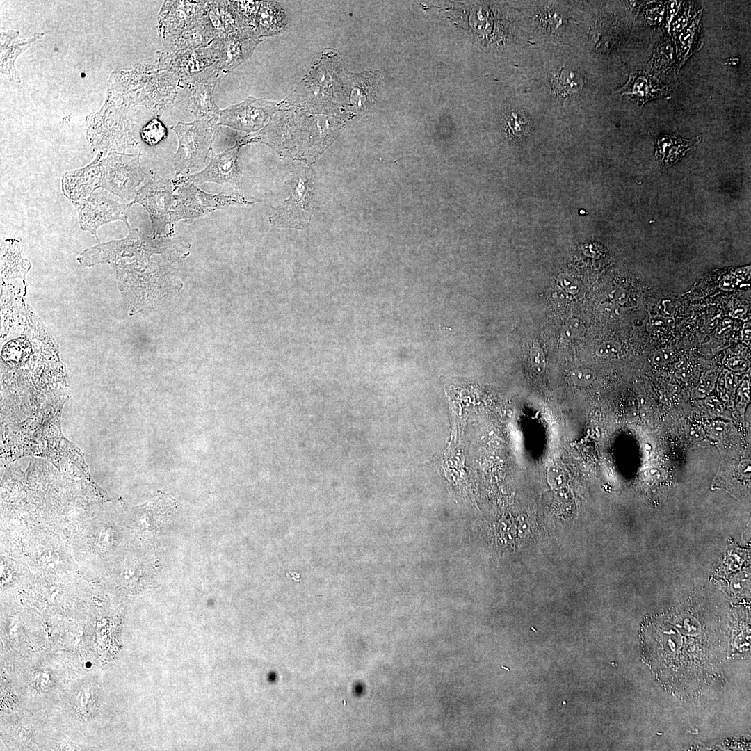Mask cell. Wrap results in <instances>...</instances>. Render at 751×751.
I'll use <instances>...</instances> for the list:
<instances>
[{"instance_id": "cell-1", "label": "cell", "mask_w": 751, "mask_h": 751, "mask_svg": "<svg viewBox=\"0 0 751 751\" xmlns=\"http://www.w3.org/2000/svg\"><path fill=\"white\" fill-rule=\"evenodd\" d=\"M126 226L129 230L127 237L86 249L78 257L79 262L86 266L109 264L115 268L129 262L145 264L150 262V258L154 254L171 255L188 247L181 236L172 237L171 234L147 236L129 223Z\"/></svg>"}, {"instance_id": "cell-2", "label": "cell", "mask_w": 751, "mask_h": 751, "mask_svg": "<svg viewBox=\"0 0 751 751\" xmlns=\"http://www.w3.org/2000/svg\"><path fill=\"white\" fill-rule=\"evenodd\" d=\"M172 183L177 187V194L174 196V202L169 212L170 227L181 220L188 224L195 218L228 206L255 202L238 193L227 195L224 191L219 194L206 193L194 183L189 181L186 177H179Z\"/></svg>"}, {"instance_id": "cell-3", "label": "cell", "mask_w": 751, "mask_h": 751, "mask_svg": "<svg viewBox=\"0 0 751 751\" xmlns=\"http://www.w3.org/2000/svg\"><path fill=\"white\" fill-rule=\"evenodd\" d=\"M218 122L195 119L190 123L179 122L171 129L178 138V148L172 156L175 177L204 164L211 150L218 128Z\"/></svg>"}, {"instance_id": "cell-4", "label": "cell", "mask_w": 751, "mask_h": 751, "mask_svg": "<svg viewBox=\"0 0 751 751\" xmlns=\"http://www.w3.org/2000/svg\"><path fill=\"white\" fill-rule=\"evenodd\" d=\"M140 155L110 152L102 160V188L123 200H134L137 187L147 177L140 166Z\"/></svg>"}, {"instance_id": "cell-5", "label": "cell", "mask_w": 751, "mask_h": 751, "mask_svg": "<svg viewBox=\"0 0 751 751\" xmlns=\"http://www.w3.org/2000/svg\"><path fill=\"white\" fill-rule=\"evenodd\" d=\"M220 76L218 61L189 79L181 81L184 102L195 119L218 122L220 111L213 98Z\"/></svg>"}, {"instance_id": "cell-6", "label": "cell", "mask_w": 751, "mask_h": 751, "mask_svg": "<svg viewBox=\"0 0 751 751\" xmlns=\"http://www.w3.org/2000/svg\"><path fill=\"white\" fill-rule=\"evenodd\" d=\"M106 190L94 192L81 201H72L77 211L81 229L89 232L99 241L97 231L103 225L121 220L128 224L126 210L131 204H122L112 199Z\"/></svg>"}, {"instance_id": "cell-7", "label": "cell", "mask_w": 751, "mask_h": 751, "mask_svg": "<svg viewBox=\"0 0 751 751\" xmlns=\"http://www.w3.org/2000/svg\"><path fill=\"white\" fill-rule=\"evenodd\" d=\"M171 180L154 175L137 190L134 200L130 202L131 205L140 204L147 211L152 234L155 236L165 235V227L169 224V212L175 196Z\"/></svg>"}, {"instance_id": "cell-8", "label": "cell", "mask_w": 751, "mask_h": 751, "mask_svg": "<svg viewBox=\"0 0 751 751\" xmlns=\"http://www.w3.org/2000/svg\"><path fill=\"white\" fill-rule=\"evenodd\" d=\"M291 186V195L279 207L273 208L270 223L282 227L303 229L309 223L312 213V187L305 177L296 175L285 181Z\"/></svg>"}, {"instance_id": "cell-9", "label": "cell", "mask_w": 751, "mask_h": 751, "mask_svg": "<svg viewBox=\"0 0 751 751\" xmlns=\"http://www.w3.org/2000/svg\"><path fill=\"white\" fill-rule=\"evenodd\" d=\"M250 140L247 138L239 139L236 144L219 154L211 151L210 162L202 171L188 175L186 179L195 185L213 182L224 185L228 184L236 190L239 188L241 171L238 165L239 152L242 146Z\"/></svg>"}, {"instance_id": "cell-10", "label": "cell", "mask_w": 751, "mask_h": 751, "mask_svg": "<svg viewBox=\"0 0 751 751\" xmlns=\"http://www.w3.org/2000/svg\"><path fill=\"white\" fill-rule=\"evenodd\" d=\"M211 1H168L160 13L159 24L165 40L177 38L195 22L207 15Z\"/></svg>"}, {"instance_id": "cell-11", "label": "cell", "mask_w": 751, "mask_h": 751, "mask_svg": "<svg viewBox=\"0 0 751 751\" xmlns=\"http://www.w3.org/2000/svg\"><path fill=\"white\" fill-rule=\"evenodd\" d=\"M275 111L273 102L250 97L241 103L220 110L218 124L252 131L262 127Z\"/></svg>"}, {"instance_id": "cell-12", "label": "cell", "mask_w": 751, "mask_h": 751, "mask_svg": "<svg viewBox=\"0 0 751 751\" xmlns=\"http://www.w3.org/2000/svg\"><path fill=\"white\" fill-rule=\"evenodd\" d=\"M261 41L249 29L215 39L212 43L219 51L220 73L227 74L245 61Z\"/></svg>"}, {"instance_id": "cell-13", "label": "cell", "mask_w": 751, "mask_h": 751, "mask_svg": "<svg viewBox=\"0 0 751 751\" xmlns=\"http://www.w3.org/2000/svg\"><path fill=\"white\" fill-rule=\"evenodd\" d=\"M102 153L88 165L65 172L62 178V191L70 202L81 201L102 188Z\"/></svg>"}, {"instance_id": "cell-14", "label": "cell", "mask_w": 751, "mask_h": 751, "mask_svg": "<svg viewBox=\"0 0 751 751\" xmlns=\"http://www.w3.org/2000/svg\"><path fill=\"white\" fill-rule=\"evenodd\" d=\"M218 59V49L211 42L207 46L172 54L168 65L170 70L183 81L209 67Z\"/></svg>"}, {"instance_id": "cell-15", "label": "cell", "mask_w": 751, "mask_h": 751, "mask_svg": "<svg viewBox=\"0 0 751 751\" xmlns=\"http://www.w3.org/2000/svg\"><path fill=\"white\" fill-rule=\"evenodd\" d=\"M616 92L643 106L652 99L665 96L668 88L654 76L637 72L631 73L628 82Z\"/></svg>"}, {"instance_id": "cell-16", "label": "cell", "mask_w": 751, "mask_h": 751, "mask_svg": "<svg viewBox=\"0 0 751 751\" xmlns=\"http://www.w3.org/2000/svg\"><path fill=\"white\" fill-rule=\"evenodd\" d=\"M207 16L217 38H223L248 29L230 1H211Z\"/></svg>"}, {"instance_id": "cell-17", "label": "cell", "mask_w": 751, "mask_h": 751, "mask_svg": "<svg viewBox=\"0 0 751 751\" xmlns=\"http://www.w3.org/2000/svg\"><path fill=\"white\" fill-rule=\"evenodd\" d=\"M217 39L216 32L207 15L195 22L177 38L169 42L172 54L193 50L210 45Z\"/></svg>"}, {"instance_id": "cell-18", "label": "cell", "mask_w": 751, "mask_h": 751, "mask_svg": "<svg viewBox=\"0 0 751 751\" xmlns=\"http://www.w3.org/2000/svg\"><path fill=\"white\" fill-rule=\"evenodd\" d=\"M697 140H687L675 135L663 134L656 140L655 156L660 165L668 167L677 163L693 150Z\"/></svg>"}, {"instance_id": "cell-19", "label": "cell", "mask_w": 751, "mask_h": 751, "mask_svg": "<svg viewBox=\"0 0 751 751\" xmlns=\"http://www.w3.org/2000/svg\"><path fill=\"white\" fill-rule=\"evenodd\" d=\"M256 24L255 35L257 38L279 33L285 26L284 13L275 2L262 1Z\"/></svg>"}, {"instance_id": "cell-20", "label": "cell", "mask_w": 751, "mask_h": 751, "mask_svg": "<svg viewBox=\"0 0 751 751\" xmlns=\"http://www.w3.org/2000/svg\"><path fill=\"white\" fill-rule=\"evenodd\" d=\"M553 90L558 95L566 96L579 91L583 86L580 74L570 68H561L556 71L552 79Z\"/></svg>"}, {"instance_id": "cell-21", "label": "cell", "mask_w": 751, "mask_h": 751, "mask_svg": "<svg viewBox=\"0 0 751 751\" xmlns=\"http://www.w3.org/2000/svg\"><path fill=\"white\" fill-rule=\"evenodd\" d=\"M700 17L691 22V25L680 35L677 46V62L680 66L686 61L687 58L693 54L694 49L697 45L700 33Z\"/></svg>"}, {"instance_id": "cell-22", "label": "cell", "mask_w": 751, "mask_h": 751, "mask_svg": "<svg viewBox=\"0 0 751 751\" xmlns=\"http://www.w3.org/2000/svg\"><path fill=\"white\" fill-rule=\"evenodd\" d=\"M167 136V129L157 118H153L141 129L140 136L147 144L153 146L163 140Z\"/></svg>"}, {"instance_id": "cell-23", "label": "cell", "mask_w": 751, "mask_h": 751, "mask_svg": "<svg viewBox=\"0 0 751 751\" xmlns=\"http://www.w3.org/2000/svg\"><path fill=\"white\" fill-rule=\"evenodd\" d=\"M230 3L246 26H248L247 24L248 22H251L253 20L257 15L258 8L261 3V2L259 1H230Z\"/></svg>"}, {"instance_id": "cell-24", "label": "cell", "mask_w": 751, "mask_h": 751, "mask_svg": "<svg viewBox=\"0 0 751 751\" xmlns=\"http://www.w3.org/2000/svg\"><path fill=\"white\" fill-rule=\"evenodd\" d=\"M585 332V325L578 318L568 320L563 325L561 331L562 338L570 340L581 337Z\"/></svg>"}, {"instance_id": "cell-25", "label": "cell", "mask_w": 751, "mask_h": 751, "mask_svg": "<svg viewBox=\"0 0 751 751\" xmlns=\"http://www.w3.org/2000/svg\"><path fill=\"white\" fill-rule=\"evenodd\" d=\"M597 312L601 316L610 320L620 318L623 314V309L614 302H604L597 307Z\"/></svg>"}, {"instance_id": "cell-26", "label": "cell", "mask_w": 751, "mask_h": 751, "mask_svg": "<svg viewBox=\"0 0 751 751\" xmlns=\"http://www.w3.org/2000/svg\"><path fill=\"white\" fill-rule=\"evenodd\" d=\"M530 361L533 370L537 373H542L546 368V360L542 350L538 346L530 350Z\"/></svg>"}, {"instance_id": "cell-27", "label": "cell", "mask_w": 751, "mask_h": 751, "mask_svg": "<svg viewBox=\"0 0 751 751\" xmlns=\"http://www.w3.org/2000/svg\"><path fill=\"white\" fill-rule=\"evenodd\" d=\"M621 348V344L615 340L607 341L599 345L595 350L599 357H610L617 354Z\"/></svg>"}, {"instance_id": "cell-28", "label": "cell", "mask_w": 751, "mask_h": 751, "mask_svg": "<svg viewBox=\"0 0 751 751\" xmlns=\"http://www.w3.org/2000/svg\"><path fill=\"white\" fill-rule=\"evenodd\" d=\"M594 378L593 373L588 369L579 368L573 371L571 373L572 382L577 385L583 386L590 384Z\"/></svg>"}, {"instance_id": "cell-29", "label": "cell", "mask_w": 751, "mask_h": 751, "mask_svg": "<svg viewBox=\"0 0 751 751\" xmlns=\"http://www.w3.org/2000/svg\"><path fill=\"white\" fill-rule=\"evenodd\" d=\"M559 285L567 293L576 294L580 290V285L574 278L562 273L557 278Z\"/></svg>"}, {"instance_id": "cell-30", "label": "cell", "mask_w": 751, "mask_h": 751, "mask_svg": "<svg viewBox=\"0 0 751 751\" xmlns=\"http://www.w3.org/2000/svg\"><path fill=\"white\" fill-rule=\"evenodd\" d=\"M716 378L715 373L706 374L696 389V394L700 397L707 395L713 389Z\"/></svg>"}, {"instance_id": "cell-31", "label": "cell", "mask_w": 751, "mask_h": 751, "mask_svg": "<svg viewBox=\"0 0 751 751\" xmlns=\"http://www.w3.org/2000/svg\"><path fill=\"white\" fill-rule=\"evenodd\" d=\"M673 352L670 348H663L656 350L653 356V362L659 366L666 364L672 361Z\"/></svg>"}, {"instance_id": "cell-32", "label": "cell", "mask_w": 751, "mask_h": 751, "mask_svg": "<svg viewBox=\"0 0 751 751\" xmlns=\"http://www.w3.org/2000/svg\"><path fill=\"white\" fill-rule=\"evenodd\" d=\"M629 296V292L624 289H615L610 294L613 302L620 306L624 305L627 301Z\"/></svg>"}, {"instance_id": "cell-33", "label": "cell", "mask_w": 751, "mask_h": 751, "mask_svg": "<svg viewBox=\"0 0 751 751\" xmlns=\"http://www.w3.org/2000/svg\"><path fill=\"white\" fill-rule=\"evenodd\" d=\"M638 400L630 397L627 401V415L631 421L635 420L638 416Z\"/></svg>"}, {"instance_id": "cell-34", "label": "cell", "mask_w": 751, "mask_h": 751, "mask_svg": "<svg viewBox=\"0 0 751 751\" xmlns=\"http://www.w3.org/2000/svg\"><path fill=\"white\" fill-rule=\"evenodd\" d=\"M727 365L733 371H743L746 368L748 363L743 359L732 357L728 360Z\"/></svg>"}, {"instance_id": "cell-35", "label": "cell", "mask_w": 751, "mask_h": 751, "mask_svg": "<svg viewBox=\"0 0 751 751\" xmlns=\"http://www.w3.org/2000/svg\"><path fill=\"white\" fill-rule=\"evenodd\" d=\"M725 386L729 391H733L735 390L737 386L738 379L734 373L731 372L727 373L725 377Z\"/></svg>"}, {"instance_id": "cell-36", "label": "cell", "mask_w": 751, "mask_h": 751, "mask_svg": "<svg viewBox=\"0 0 751 751\" xmlns=\"http://www.w3.org/2000/svg\"><path fill=\"white\" fill-rule=\"evenodd\" d=\"M663 10L660 8L647 11L648 19L654 23L660 22L663 15Z\"/></svg>"}, {"instance_id": "cell-37", "label": "cell", "mask_w": 751, "mask_h": 751, "mask_svg": "<svg viewBox=\"0 0 751 751\" xmlns=\"http://www.w3.org/2000/svg\"><path fill=\"white\" fill-rule=\"evenodd\" d=\"M688 18H689V17H688V15H686V13H684V15H682L681 16H680V17H679V18H678V19H677V20H676V21L675 22V23H674V24H673V31H673L674 33H675V32H677V31H679L680 29H683V28H684V26H686V24L688 23Z\"/></svg>"}, {"instance_id": "cell-38", "label": "cell", "mask_w": 751, "mask_h": 751, "mask_svg": "<svg viewBox=\"0 0 751 751\" xmlns=\"http://www.w3.org/2000/svg\"><path fill=\"white\" fill-rule=\"evenodd\" d=\"M738 469L743 475L748 476V474H750V461L748 460L742 461L738 466Z\"/></svg>"}, {"instance_id": "cell-39", "label": "cell", "mask_w": 751, "mask_h": 751, "mask_svg": "<svg viewBox=\"0 0 751 751\" xmlns=\"http://www.w3.org/2000/svg\"><path fill=\"white\" fill-rule=\"evenodd\" d=\"M742 338H743V340L745 343H747V344L750 343V323H747L746 324L744 325V327H743V331H742Z\"/></svg>"}]
</instances>
